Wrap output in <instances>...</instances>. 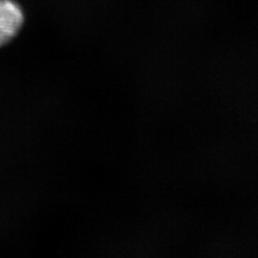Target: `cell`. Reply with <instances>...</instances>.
<instances>
[{"mask_svg": "<svg viewBox=\"0 0 258 258\" xmlns=\"http://www.w3.org/2000/svg\"><path fill=\"white\" fill-rule=\"evenodd\" d=\"M24 23V14L12 0H0V46L12 40Z\"/></svg>", "mask_w": 258, "mask_h": 258, "instance_id": "obj_1", "label": "cell"}]
</instances>
